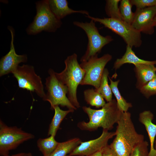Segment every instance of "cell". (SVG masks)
I'll return each mask as SVG.
<instances>
[{"label":"cell","mask_w":156,"mask_h":156,"mask_svg":"<svg viewBox=\"0 0 156 156\" xmlns=\"http://www.w3.org/2000/svg\"><path fill=\"white\" fill-rule=\"evenodd\" d=\"M117 123L115 137L110 146L117 156H130L134 147L144 140V136L136 131L129 112L122 111Z\"/></svg>","instance_id":"obj_1"},{"label":"cell","mask_w":156,"mask_h":156,"mask_svg":"<svg viewBox=\"0 0 156 156\" xmlns=\"http://www.w3.org/2000/svg\"><path fill=\"white\" fill-rule=\"evenodd\" d=\"M82 109L88 115L89 121L80 122L77 127L81 130L90 131L96 130L99 127L108 131L111 130L119 120L122 112L118 109L114 99L106 103L100 109L86 106H83Z\"/></svg>","instance_id":"obj_2"},{"label":"cell","mask_w":156,"mask_h":156,"mask_svg":"<svg viewBox=\"0 0 156 156\" xmlns=\"http://www.w3.org/2000/svg\"><path fill=\"white\" fill-rule=\"evenodd\" d=\"M75 53L68 56L64 60V69L60 73H55L57 79L67 87V96L77 108L80 107L77 97V89L85 75V71L79 63Z\"/></svg>","instance_id":"obj_3"},{"label":"cell","mask_w":156,"mask_h":156,"mask_svg":"<svg viewBox=\"0 0 156 156\" xmlns=\"http://www.w3.org/2000/svg\"><path fill=\"white\" fill-rule=\"evenodd\" d=\"M36 14L33 21L27 28V34L35 35L42 31L54 32L61 26V20L58 19L51 11L48 0L36 3Z\"/></svg>","instance_id":"obj_4"},{"label":"cell","mask_w":156,"mask_h":156,"mask_svg":"<svg viewBox=\"0 0 156 156\" xmlns=\"http://www.w3.org/2000/svg\"><path fill=\"white\" fill-rule=\"evenodd\" d=\"M86 17L103 25L121 37L127 45L131 47H140L142 44L140 32L135 29L130 25L122 20L110 18H96L90 16Z\"/></svg>","instance_id":"obj_5"},{"label":"cell","mask_w":156,"mask_h":156,"mask_svg":"<svg viewBox=\"0 0 156 156\" xmlns=\"http://www.w3.org/2000/svg\"><path fill=\"white\" fill-rule=\"evenodd\" d=\"M55 73L51 68L48 70L49 76L46 78L45 83L47 92L42 99L49 102L52 110L55 106L59 105L66 107L69 109L76 110L77 108L71 103L66 96L67 87L57 79Z\"/></svg>","instance_id":"obj_6"},{"label":"cell","mask_w":156,"mask_h":156,"mask_svg":"<svg viewBox=\"0 0 156 156\" xmlns=\"http://www.w3.org/2000/svg\"><path fill=\"white\" fill-rule=\"evenodd\" d=\"M73 24L83 29L88 39L87 49L81 59V62L87 61L91 57L98 55L105 46L113 40L111 36H104L101 35L95 25V22L92 20L90 22L75 21Z\"/></svg>","instance_id":"obj_7"},{"label":"cell","mask_w":156,"mask_h":156,"mask_svg":"<svg viewBox=\"0 0 156 156\" xmlns=\"http://www.w3.org/2000/svg\"><path fill=\"white\" fill-rule=\"evenodd\" d=\"M34 136L16 127H9L0 120V155H9L10 151L23 142L33 139Z\"/></svg>","instance_id":"obj_8"},{"label":"cell","mask_w":156,"mask_h":156,"mask_svg":"<svg viewBox=\"0 0 156 156\" xmlns=\"http://www.w3.org/2000/svg\"><path fill=\"white\" fill-rule=\"evenodd\" d=\"M112 58V56L109 54L100 57L96 55L87 61L81 62L80 65L85 71V75L80 85H90L96 89L98 88L105 67Z\"/></svg>","instance_id":"obj_9"},{"label":"cell","mask_w":156,"mask_h":156,"mask_svg":"<svg viewBox=\"0 0 156 156\" xmlns=\"http://www.w3.org/2000/svg\"><path fill=\"white\" fill-rule=\"evenodd\" d=\"M18 81L19 88L35 92L42 99L45 96L44 87L40 77L35 73L32 66H18L12 73Z\"/></svg>","instance_id":"obj_10"},{"label":"cell","mask_w":156,"mask_h":156,"mask_svg":"<svg viewBox=\"0 0 156 156\" xmlns=\"http://www.w3.org/2000/svg\"><path fill=\"white\" fill-rule=\"evenodd\" d=\"M115 132H109L103 129L98 138L88 141L81 142L67 156H88L102 149L108 145L109 140L115 136Z\"/></svg>","instance_id":"obj_11"},{"label":"cell","mask_w":156,"mask_h":156,"mask_svg":"<svg viewBox=\"0 0 156 156\" xmlns=\"http://www.w3.org/2000/svg\"><path fill=\"white\" fill-rule=\"evenodd\" d=\"M8 29L11 34L10 49L9 52L1 59L0 77L10 73H13L20 63L26 62L27 61V55H19L16 54L14 44V30L13 27L11 26H8Z\"/></svg>","instance_id":"obj_12"},{"label":"cell","mask_w":156,"mask_h":156,"mask_svg":"<svg viewBox=\"0 0 156 156\" xmlns=\"http://www.w3.org/2000/svg\"><path fill=\"white\" fill-rule=\"evenodd\" d=\"M132 26L140 32L152 34L154 32L153 21L156 16V6L136 9Z\"/></svg>","instance_id":"obj_13"},{"label":"cell","mask_w":156,"mask_h":156,"mask_svg":"<svg viewBox=\"0 0 156 156\" xmlns=\"http://www.w3.org/2000/svg\"><path fill=\"white\" fill-rule=\"evenodd\" d=\"M153 115L150 111H145L139 114V120L145 126L148 133L150 143V149L148 156H156V150L154 148L156 136V125L152 121Z\"/></svg>","instance_id":"obj_14"},{"label":"cell","mask_w":156,"mask_h":156,"mask_svg":"<svg viewBox=\"0 0 156 156\" xmlns=\"http://www.w3.org/2000/svg\"><path fill=\"white\" fill-rule=\"evenodd\" d=\"M134 65L137 79L136 87L140 90L149 81L156 77V67L154 65L144 64Z\"/></svg>","instance_id":"obj_15"},{"label":"cell","mask_w":156,"mask_h":156,"mask_svg":"<svg viewBox=\"0 0 156 156\" xmlns=\"http://www.w3.org/2000/svg\"><path fill=\"white\" fill-rule=\"evenodd\" d=\"M49 8L53 13L59 19L61 20L67 16L72 14L79 13L89 15L86 10H75L68 7L66 0H48Z\"/></svg>","instance_id":"obj_16"},{"label":"cell","mask_w":156,"mask_h":156,"mask_svg":"<svg viewBox=\"0 0 156 156\" xmlns=\"http://www.w3.org/2000/svg\"><path fill=\"white\" fill-rule=\"evenodd\" d=\"M126 63L132 64L134 65L140 64L155 65L156 64V60L149 61L140 58L133 51L132 47L127 45L125 53L121 58L116 59L114 63L113 68L116 70Z\"/></svg>","instance_id":"obj_17"},{"label":"cell","mask_w":156,"mask_h":156,"mask_svg":"<svg viewBox=\"0 0 156 156\" xmlns=\"http://www.w3.org/2000/svg\"><path fill=\"white\" fill-rule=\"evenodd\" d=\"M81 141L79 138H75L68 141L59 142L56 148L49 156H66L79 145Z\"/></svg>","instance_id":"obj_18"},{"label":"cell","mask_w":156,"mask_h":156,"mask_svg":"<svg viewBox=\"0 0 156 156\" xmlns=\"http://www.w3.org/2000/svg\"><path fill=\"white\" fill-rule=\"evenodd\" d=\"M53 110L55 111L54 115L49 125L48 134V135L55 136L62 120L68 114L73 112L74 110H63L59 106H55Z\"/></svg>","instance_id":"obj_19"},{"label":"cell","mask_w":156,"mask_h":156,"mask_svg":"<svg viewBox=\"0 0 156 156\" xmlns=\"http://www.w3.org/2000/svg\"><path fill=\"white\" fill-rule=\"evenodd\" d=\"M84 99L87 103L97 108L102 107L106 103L102 95L95 89L85 90L83 92Z\"/></svg>","instance_id":"obj_20"},{"label":"cell","mask_w":156,"mask_h":156,"mask_svg":"<svg viewBox=\"0 0 156 156\" xmlns=\"http://www.w3.org/2000/svg\"><path fill=\"white\" fill-rule=\"evenodd\" d=\"M55 137L50 135L47 138H40L38 140V147L43 156H49L57 146L59 142L55 140Z\"/></svg>","instance_id":"obj_21"},{"label":"cell","mask_w":156,"mask_h":156,"mask_svg":"<svg viewBox=\"0 0 156 156\" xmlns=\"http://www.w3.org/2000/svg\"><path fill=\"white\" fill-rule=\"evenodd\" d=\"M108 77L110 81L109 86L116 98L118 109L121 111L127 112L129 109L132 107V105L131 103L127 102L121 95L118 87L119 80L114 81L109 77Z\"/></svg>","instance_id":"obj_22"},{"label":"cell","mask_w":156,"mask_h":156,"mask_svg":"<svg viewBox=\"0 0 156 156\" xmlns=\"http://www.w3.org/2000/svg\"><path fill=\"white\" fill-rule=\"evenodd\" d=\"M109 71L107 68H105L101 79L99 87L95 89L103 96L107 102L111 101L112 100V92L109 85L108 77Z\"/></svg>","instance_id":"obj_23"},{"label":"cell","mask_w":156,"mask_h":156,"mask_svg":"<svg viewBox=\"0 0 156 156\" xmlns=\"http://www.w3.org/2000/svg\"><path fill=\"white\" fill-rule=\"evenodd\" d=\"M120 2L119 7L122 20L131 25L135 15L132 10L133 5L130 0H121Z\"/></svg>","instance_id":"obj_24"},{"label":"cell","mask_w":156,"mask_h":156,"mask_svg":"<svg viewBox=\"0 0 156 156\" xmlns=\"http://www.w3.org/2000/svg\"><path fill=\"white\" fill-rule=\"evenodd\" d=\"M120 0H107L105 6L106 13L109 18L122 20L118 4Z\"/></svg>","instance_id":"obj_25"},{"label":"cell","mask_w":156,"mask_h":156,"mask_svg":"<svg viewBox=\"0 0 156 156\" xmlns=\"http://www.w3.org/2000/svg\"><path fill=\"white\" fill-rule=\"evenodd\" d=\"M140 90L141 92L147 98L156 94V77L149 81Z\"/></svg>","instance_id":"obj_26"},{"label":"cell","mask_w":156,"mask_h":156,"mask_svg":"<svg viewBox=\"0 0 156 156\" xmlns=\"http://www.w3.org/2000/svg\"><path fill=\"white\" fill-rule=\"evenodd\" d=\"M148 146L147 142L143 141L134 147L130 156H148Z\"/></svg>","instance_id":"obj_27"},{"label":"cell","mask_w":156,"mask_h":156,"mask_svg":"<svg viewBox=\"0 0 156 156\" xmlns=\"http://www.w3.org/2000/svg\"><path fill=\"white\" fill-rule=\"evenodd\" d=\"M133 5L136 9H142L146 8L156 6V0H130Z\"/></svg>","instance_id":"obj_28"},{"label":"cell","mask_w":156,"mask_h":156,"mask_svg":"<svg viewBox=\"0 0 156 156\" xmlns=\"http://www.w3.org/2000/svg\"><path fill=\"white\" fill-rule=\"evenodd\" d=\"M102 156H117L110 145H107L103 149Z\"/></svg>","instance_id":"obj_29"},{"label":"cell","mask_w":156,"mask_h":156,"mask_svg":"<svg viewBox=\"0 0 156 156\" xmlns=\"http://www.w3.org/2000/svg\"><path fill=\"white\" fill-rule=\"evenodd\" d=\"M11 156H32L31 153H21L12 155Z\"/></svg>","instance_id":"obj_30"},{"label":"cell","mask_w":156,"mask_h":156,"mask_svg":"<svg viewBox=\"0 0 156 156\" xmlns=\"http://www.w3.org/2000/svg\"><path fill=\"white\" fill-rule=\"evenodd\" d=\"M103 149L88 156H102Z\"/></svg>","instance_id":"obj_31"},{"label":"cell","mask_w":156,"mask_h":156,"mask_svg":"<svg viewBox=\"0 0 156 156\" xmlns=\"http://www.w3.org/2000/svg\"><path fill=\"white\" fill-rule=\"evenodd\" d=\"M153 23L155 27H156V16H155L154 19Z\"/></svg>","instance_id":"obj_32"},{"label":"cell","mask_w":156,"mask_h":156,"mask_svg":"<svg viewBox=\"0 0 156 156\" xmlns=\"http://www.w3.org/2000/svg\"><path fill=\"white\" fill-rule=\"evenodd\" d=\"M154 147L155 149L156 150V139L155 140Z\"/></svg>","instance_id":"obj_33"},{"label":"cell","mask_w":156,"mask_h":156,"mask_svg":"<svg viewBox=\"0 0 156 156\" xmlns=\"http://www.w3.org/2000/svg\"><path fill=\"white\" fill-rule=\"evenodd\" d=\"M8 156H10L9 155H8Z\"/></svg>","instance_id":"obj_34"},{"label":"cell","mask_w":156,"mask_h":156,"mask_svg":"<svg viewBox=\"0 0 156 156\" xmlns=\"http://www.w3.org/2000/svg\"></svg>","instance_id":"obj_35"}]
</instances>
